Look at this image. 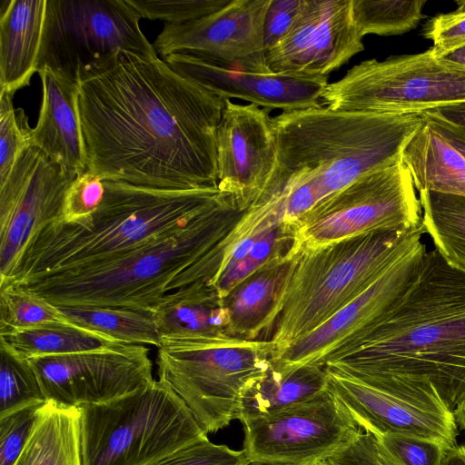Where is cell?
<instances>
[{"instance_id": "cell-28", "label": "cell", "mask_w": 465, "mask_h": 465, "mask_svg": "<svg viewBox=\"0 0 465 465\" xmlns=\"http://www.w3.org/2000/svg\"><path fill=\"white\" fill-rule=\"evenodd\" d=\"M57 307L70 322L121 343L160 345L162 336L151 312L124 308Z\"/></svg>"}, {"instance_id": "cell-42", "label": "cell", "mask_w": 465, "mask_h": 465, "mask_svg": "<svg viewBox=\"0 0 465 465\" xmlns=\"http://www.w3.org/2000/svg\"><path fill=\"white\" fill-rule=\"evenodd\" d=\"M446 121L465 128V102L440 106L432 110Z\"/></svg>"}, {"instance_id": "cell-26", "label": "cell", "mask_w": 465, "mask_h": 465, "mask_svg": "<svg viewBox=\"0 0 465 465\" xmlns=\"http://www.w3.org/2000/svg\"><path fill=\"white\" fill-rule=\"evenodd\" d=\"M287 262L286 253L274 254L253 278L237 291L228 313V326L232 333L254 339L264 329L286 273Z\"/></svg>"}, {"instance_id": "cell-13", "label": "cell", "mask_w": 465, "mask_h": 465, "mask_svg": "<svg viewBox=\"0 0 465 465\" xmlns=\"http://www.w3.org/2000/svg\"><path fill=\"white\" fill-rule=\"evenodd\" d=\"M329 388L358 426L372 435L427 438L450 448L458 425L453 410L428 386L390 379L353 377L323 368Z\"/></svg>"}, {"instance_id": "cell-34", "label": "cell", "mask_w": 465, "mask_h": 465, "mask_svg": "<svg viewBox=\"0 0 465 465\" xmlns=\"http://www.w3.org/2000/svg\"><path fill=\"white\" fill-rule=\"evenodd\" d=\"M231 0H127L140 18L182 25L206 16Z\"/></svg>"}, {"instance_id": "cell-41", "label": "cell", "mask_w": 465, "mask_h": 465, "mask_svg": "<svg viewBox=\"0 0 465 465\" xmlns=\"http://www.w3.org/2000/svg\"><path fill=\"white\" fill-rule=\"evenodd\" d=\"M421 114L465 155V128L446 121L432 111L424 112Z\"/></svg>"}, {"instance_id": "cell-11", "label": "cell", "mask_w": 465, "mask_h": 465, "mask_svg": "<svg viewBox=\"0 0 465 465\" xmlns=\"http://www.w3.org/2000/svg\"><path fill=\"white\" fill-rule=\"evenodd\" d=\"M140 19L127 0H47L38 69L77 81L84 65L117 51L155 57Z\"/></svg>"}, {"instance_id": "cell-15", "label": "cell", "mask_w": 465, "mask_h": 465, "mask_svg": "<svg viewBox=\"0 0 465 465\" xmlns=\"http://www.w3.org/2000/svg\"><path fill=\"white\" fill-rule=\"evenodd\" d=\"M149 348L120 344L27 359L46 401L80 408L110 401L153 381Z\"/></svg>"}, {"instance_id": "cell-4", "label": "cell", "mask_w": 465, "mask_h": 465, "mask_svg": "<svg viewBox=\"0 0 465 465\" xmlns=\"http://www.w3.org/2000/svg\"><path fill=\"white\" fill-rule=\"evenodd\" d=\"M246 211L225 194L187 226L114 260L15 283L55 306L152 312L167 295L194 283L216 288Z\"/></svg>"}, {"instance_id": "cell-27", "label": "cell", "mask_w": 465, "mask_h": 465, "mask_svg": "<svg viewBox=\"0 0 465 465\" xmlns=\"http://www.w3.org/2000/svg\"><path fill=\"white\" fill-rule=\"evenodd\" d=\"M418 194L425 234L450 267L465 273V196L427 190Z\"/></svg>"}, {"instance_id": "cell-21", "label": "cell", "mask_w": 465, "mask_h": 465, "mask_svg": "<svg viewBox=\"0 0 465 465\" xmlns=\"http://www.w3.org/2000/svg\"><path fill=\"white\" fill-rule=\"evenodd\" d=\"M37 73L43 95L30 146L41 150L74 179L88 169L78 111V82L48 66L40 67Z\"/></svg>"}, {"instance_id": "cell-31", "label": "cell", "mask_w": 465, "mask_h": 465, "mask_svg": "<svg viewBox=\"0 0 465 465\" xmlns=\"http://www.w3.org/2000/svg\"><path fill=\"white\" fill-rule=\"evenodd\" d=\"M45 401L28 360L0 343V417Z\"/></svg>"}, {"instance_id": "cell-10", "label": "cell", "mask_w": 465, "mask_h": 465, "mask_svg": "<svg viewBox=\"0 0 465 465\" xmlns=\"http://www.w3.org/2000/svg\"><path fill=\"white\" fill-rule=\"evenodd\" d=\"M421 225L413 179L401 160L326 197L288 229L291 249H317L367 233Z\"/></svg>"}, {"instance_id": "cell-47", "label": "cell", "mask_w": 465, "mask_h": 465, "mask_svg": "<svg viewBox=\"0 0 465 465\" xmlns=\"http://www.w3.org/2000/svg\"><path fill=\"white\" fill-rule=\"evenodd\" d=\"M317 465H333V464L327 460L318 463Z\"/></svg>"}, {"instance_id": "cell-5", "label": "cell", "mask_w": 465, "mask_h": 465, "mask_svg": "<svg viewBox=\"0 0 465 465\" xmlns=\"http://www.w3.org/2000/svg\"><path fill=\"white\" fill-rule=\"evenodd\" d=\"M104 185L93 213L72 223L57 219L36 232L12 276L0 284L110 262L187 226L224 196L218 188L167 190L114 181Z\"/></svg>"}, {"instance_id": "cell-2", "label": "cell", "mask_w": 465, "mask_h": 465, "mask_svg": "<svg viewBox=\"0 0 465 465\" xmlns=\"http://www.w3.org/2000/svg\"><path fill=\"white\" fill-rule=\"evenodd\" d=\"M421 114H363L326 106L272 117L275 167L258 199L285 229L361 176L401 161Z\"/></svg>"}, {"instance_id": "cell-43", "label": "cell", "mask_w": 465, "mask_h": 465, "mask_svg": "<svg viewBox=\"0 0 465 465\" xmlns=\"http://www.w3.org/2000/svg\"><path fill=\"white\" fill-rule=\"evenodd\" d=\"M441 465H465V444L449 448L444 455Z\"/></svg>"}, {"instance_id": "cell-24", "label": "cell", "mask_w": 465, "mask_h": 465, "mask_svg": "<svg viewBox=\"0 0 465 465\" xmlns=\"http://www.w3.org/2000/svg\"><path fill=\"white\" fill-rule=\"evenodd\" d=\"M327 386L324 369H303L295 372H283L272 367L267 373L242 394L238 418H258L279 411L306 401Z\"/></svg>"}, {"instance_id": "cell-20", "label": "cell", "mask_w": 465, "mask_h": 465, "mask_svg": "<svg viewBox=\"0 0 465 465\" xmlns=\"http://www.w3.org/2000/svg\"><path fill=\"white\" fill-rule=\"evenodd\" d=\"M163 59L177 73L214 94L237 98L269 112L319 107L328 77H304L247 68L192 53H176Z\"/></svg>"}, {"instance_id": "cell-3", "label": "cell", "mask_w": 465, "mask_h": 465, "mask_svg": "<svg viewBox=\"0 0 465 465\" xmlns=\"http://www.w3.org/2000/svg\"><path fill=\"white\" fill-rule=\"evenodd\" d=\"M323 368L431 387L453 410L465 393V273L427 251L382 320Z\"/></svg>"}, {"instance_id": "cell-1", "label": "cell", "mask_w": 465, "mask_h": 465, "mask_svg": "<svg viewBox=\"0 0 465 465\" xmlns=\"http://www.w3.org/2000/svg\"><path fill=\"white\" fill-rule=\"evenodd\" d=\"M77 82L89 171L137 186L218 188L225 99L163 58L125 51L84 65Z\"/></svg>"}, {"instance_id": "cell-6", "label": "cell", "mask_w": 465, "mask_h": 465, "mask_svg": "<svg viewBox=\"0 0 465 465\" xmlns=\"http://www.w3.org/2000/svg\"><path fill=\"white\" fill-rule=\"evenodd\" d=\"M411 230L367 233L317 249H291L264 329L275 323L274 359L312 333L374 283L414 242Z\"/></svg>"}, {"instance_id": "cell-17", "label": "cell", "mask_w": 465, "mask_h": 465, "mask_svg": "<svg viewBox=\"0 0 465 465\" xmlns=\"http://www.w3.org/2000/svg\"><path fill=\"white\" fill-rule=\"evenodd\" d=\"M352 0H304L288 34L266 53L274 73L328 77L364 49Z\"/></svg>"}, {"instance_id": "cell-30", "label": "cell", "mask_w": 465, "mask_h": 465, "mask_svg": "<svg viewBox=\"0 0 465 465\" xmlns=\"http://www.w3.org/2000/svg\"><path fill=\"white\" fill-rule=\"evenodd\" d=\"M66 322L57 306L22 285L0 284V333Z\"/></svg>"}, {"instance_id": "cell-46", "label": "cell", "mask_w": 465, "mask_h": 465, "mask_svg": "<svg viewBox=\"0 0 465 465\" xmlns=\"http://www.w3.org/2000/svg\"><path fill=\"white\" fill-rule=\"evenodd\" d=\"M247 465H279V464L261 463V462H248Z\"/></svg>"}, {"instance_id": "cell-19", "label": "cell", "mask_w": 465, "mask_h": 465, "mask_svg": "<svg viewBox=\"0 0 465 465\" xmlns=\"http://www.w3.org/2000/svg\"><path fill=\"white\" fill-rule=\"evenodd\" d=\"M218 189L249 209L276 164L270 112L253 104L225 100L216 129Z\"/></svg>"}, {"instance_id": "cell-16", "label": "cell", "mask_w": 465, "mask_h": 465, "mask_svg": "<svg viewBox=\"0 0 465 465\" xmlns=\"http://www.w3.org/2000/svg\"><path fill=\"white\" fill-rule=\"evenodd\" d=\"M74 178L35 146L25 148L0 183V282L13 274L32 236L62 217Z\"/></svg>"}, {"instance_id": "cell-25", "label": "cell", "mask_w": 465, "mask_h": 465, "mask_svg": "<svg viewBox=\"0 0 465 465\" xmlns=\"http://www.w3.org/2000/svg\"><path fill=\"white\" fill-rule=\"evenodd\" d=\"M0 343L25 359L114 347L121 343L70 322L0 333Z\"/></svg>"}, {"instance_id": "cell-7", "label": "cell", "mask_w": 465, "mask_h": 465, "mask_svg": "<svg viewBox=\"0 0 465 465\" xmlns=\"http://www.w3.org/2000/svg\"><path fill=\"white\" fill-rule=\"evenodd\" d=\"M159 381L186 405L208 434L237 420L243 392L271 368V341L207 334L162 337Z\"/></svg>"}, {"instance_id": "cell-33", "label": "cell", "mask_w": 465, "mask_h": 465, "mask_svg": "<svg viewBox=\"0 0 465 465\" xmlns=\"http://www.w3.org/2000/svg\"><path fill=\"white\" fill-rule=\"evenodd\" d=\"M32 129L22 108H15L13 96L0 92V183L11 173L22 152L30 146Z\"/></svg>"}, {"instance_id": "cell-23", "label": "cell", "mask_w": 465, "mask_h": 465, "mask_svg": "<svg viewBox=\"0 0 465 465\" xmlns=\"http://www.w3.org/2000/svg\"><path fill=\"white\" fill-rule=\"evenodd\" d=\"M13 465H83L79 408L46 401Z\"/></svg>"}, {"instance_id": "cell-40", "label": "cell", "mask_w": 465, "mask_h": 465, "mask_svg": "<svg viewBox=\"0 0 465 465\" xmlns=\"http://www.w3.org/2000/svg\"><path fill=\"white\" fill-rule=\"evenodd\" d=\"M328 460L333 465H386L379 454L375 437L363 430Z\"/></svg>"}, {"instance_id": "cell-38", "label": "cell", "mask_w": 465, "mask_h": 465, "mask_svg": "<svg viewBox=\"0 0 465 465\" xmlns=\"http://www.w3.org/2000/svg\"><path fill=\"white\" fill-rule=\"evenodd\" d=\"M457 10L430 18L423 26V36L430 39L436 56L465 47V1L457 3Z\"/></svg>"}, {"instance_id": "cell-8", "label": "cell", "mask_w": 465, "mask_h": 465, "mask_svg": "<svg viewBox=\"0 0 465 465\" xmlns=\"http://www.w3.org/2000/svg\"><path fill=\"white\" fill-rule=\"evenodd\" d=\"M80 410L83 465H150L207 434L164 383Z\"/></svg>"}, {"instance_id": "cell-37", "label": "cell", "mask_w": 465, "mask_h": 465, "mask_svg": "<svg viewBox=\"0 0 465 465\" xmlns=\"http://www.w3.org/2000/svg\"><path fill=\"white\" fill-rule=\"evenodd\" d=\"M248 462L242 450L215 444L206 438L150 465H247Z\"/></svg>"}, {"instance_id": "cell-9", "label": "cell", "mask_w": 465, "mask_h": 465, "mask_svg": "<svg viewBox=\"0 0 465 465\" xmlns=\"http://www.w3.org/2000/svg\"><path fill=\"white\" fill-rule=\"evenodd\" d=\"M321 104L335 111L421 114L465 102V68L436 56L430 48L384 60L370 59L325 86Z\"/></svg>"}, {"instance_id": "cell-32", "label": "cell", "mask_w": 465, "mask_h": 465, "mask_svg": "<svg viewBox=\"0 0 465 465\" xmlns=\"http://www.w3.org/2000/svg\"><path fill=\"white\" fill-rule=\"evenodd\" d=\"M373 436L386 465H441L449 449L442 442L427 438L398 433Z\"/></svg>"}, {"instance_id": "cell-35", "label": "cell", "mask_w": 465, "mask_h": 465, "mask_svg": "<svg viewBox=\"0 0 465 465\" xmlns=\"http://www.w3.org/2000/svg\"><path fill=\"white\" fill-rule=\"evenodd\" d=\"M45 402L0 417V465H13L17 460L30 436L38 410Z\"/></svg>"}, {"instance_id": "cell-36", "label": "cell", "mask_w": 465, "mask_h": 465, "mask_svg": "<svg viewBox=\"0 0 465 465\" xmlns=\"http://www.w3.org/2000/svg\"><path fill=\"white\" fill-rule=\"evenodd\" d=\"M104 194V181L88 169L69 185L63 204L61 220L72 223L93 213Z\"/></svg>"}, {"instance_id": "cell-44", "label": "cell", "mask_w": 465, "mask_h": 465, "mask_svg": "<svg viewBox=\"0 0 465 465\" xmlns=\"http://www.w3.org/2000/svg\"><path fill=\"white\" fill-rule=\"evenodd\" d=\"M442 60L465 68V47L457 49L451 53L438 56Z\"/></svg>"}, {"instance_id": "cell-39", "label": "cell", "mask_w": 465, "mask_h": 465, "mask_svg": "<svg viewBox=\"0 0 465 465\" xmlns=\"http://www.w3.org/2000/svg\"><path fill=\"white\" fill-rule=\"evenodd\" d=\"M304 0H271L264 20L265 52L273 48L291 30Z\"/></svg>"}, {"instance_id": "cell-14", "label": "cell", "mask_w": 465, "mask_h": 465, "mask_svg": "<svg viewBox=\"0 0 465 465\" xmlns=\"http://www.w3.org/2000/svg\"><path fill=\"white\" fill-rule=\"evenodd\" d=\"M427 252L422 239L414 242L366 291L322 325L271 361L284 372L323 369L350 350L382 320L416 275Z\"/></svg>"}, {"instance_id": "cell-29", "label": "cell", "mask_w": 465, "mask_h": 465, "mask_svg": "<svg viewBox=\"0 0 465 465\" xmlns=\"http://www.w3.org/2000/svg\"><path fill=\"white\" fill-rule=\"evenodd\" d=\"M426 0H352L355 24L362 36L402 35L423 18Z\"/></svg>"}, {"instance_id": "cell-45", "label": "cell", "mask_w": 465, "mask_h": 465, "mask_svg": "<svg viewBox=\"0 0 465 465\" xmlns=\"http://www.w3.org/2000/svg\"><path fill=\"white\" fill-rule=\"evenodd\" d=\"M453 414L458 427L465 431V393L453 409Z\"/></svg>"}, {"instance_id": "cell-12", "label": "cell", "mask_w": 465, "mask_h": 465, "mask_svg": "<svg viewBox=\"0 0 465 465\" xmlns=\"http://www.w3.org/2000/svg\"><path fill=\"white\" fill-rule=\"evenodd\" d=\"M242 423L247 460L279 465H317L361 430L327 386L306 401Z\"/></svg>"}, {"instance_id": "cell-18", "label": "cell", "mask_w": 465, "mask_h": 465, "mask_svg": "<svg viewBox=\"0 0 465 465\" xmlns=\"http://www.w3.org/2000/svg\"><path fill=\"white\" fill-rule=\"evenodd\" d=\"M270 3L231 0L224 7L197 20L166 24L153 45L162 57L192 53L247 68L270 70L263 36Z\"/></svg>"}, {"instance_id": "cell-22", "label": "cell", "mask_w": 465, "mask_h": 465, "mask_svg": "<svg viewBox=\"0 0 465 465\" xmlns=\"http://www.w3.org/2000/svg\"><path fill=\"white\" fill-rule=\"evenodd\" d=\"M47 0H10L0 14V92L10 95L38 71Z\"/></svg>"}]
</instances>
